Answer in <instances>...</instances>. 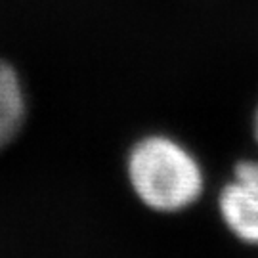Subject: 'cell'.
<instances>
[{"mask_svg": "<svg viewBox=\"0 0 258 258\" xmlns=\"http://www.w3.org/2000/svg\"><path fill=\"white\" fill-rule=\"evenodd\" d=\"M126 176L140 203L155 212L185 211L205 189L203 166L197 157L165 134H149L132 146Z\"/></svg>", "mask_w": 258, "mask_h": 258, "instance_id": "cell-1", "label": "cell"}, {"mask_svg": "<svg viewBox=\"0 0 258 258\" xmlns=\"http://www.w3.org/2000/svg\"><path fill=\"white\" fill-rule=\"evenodd\" d=\"M218 212L235 239L258 247V161H241L220 189Z\"/></svg>", "mask_w": 258, "mask_h": 258, "instance_id": "cell-2", "label": "cell"}, {"mask_svg": "<svg viewBox=\"0 0 258 258\" xmlns=\"http://www.w3.org/2000/svg\"><path fill=\"white\" fill-rule=\"evenodd\" d=\"M25 113L27 100L18 71L0 59V149L18 136Z\"/></svg>", "mask_w": 258, "mask_h": 258, "instance_id": "cell-3", "label": "cell"}, {"mask_svg": "<svg viewBox=\"0 0 258 258\" xmlns=\"http://www.w3.org/2000/svg\"><path fill=\"white\" fill-rule=\"evenodd\" d=\"M252 136H254V142L258 146V107L254 111V117H252Z\"/></svg>", "mask_w": 258, "mask_h": 258, "instance_id": "cell-4", "label": "cell"}]
</instances>
